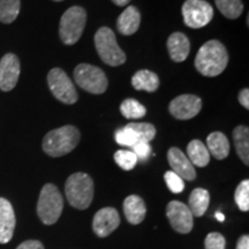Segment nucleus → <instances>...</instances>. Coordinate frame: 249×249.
<instances>
[{"label":"nucleus","instance_id":"obj_38","mask_svg":"<svg viewBox=\"0 0 249 249\" xmlns=\"http://www.w3.org/2000/svg\"><path fill=\"white\" fill-rule=\"evenodd\" d=\"M216 218H217V220H219V222H224V220H225V216H224L222 213H217Z\"/></svg>","mask_w":249,"mask_h":249},{"label":"nucleus","instance_id":"obj_8","mask_svg":"<svg viewBox=\"0 0 249 249\" xmlns=\"http://www.w3.org/2000/svg\"><path fill=\"white\" fill-rule=\"evenodd\" d=\"M49 88L58 101L65 104H74L77 102L76 89L70 77L61 68H53L48 75Z\"/></svg>","mask_w":249,"mask_h":249},{"label":"nucleus","instance_id":"obj_17","mask_svg":"<svg viewBox=\"0 0 249 249\" xmlns=\"http://www.w3.org/2000/svg\"><path fill=\"white\" fill-rule=\"evenodd\" d=\"M141 23V14L135 6H128L117 20V28L120 34L129 36L135 34Z\"/></svg>","mask_w":249,"mask_h":249},{"label":"nucleus","instance_id":"obj_39","mask_svg":"<svg viewBox=\"0 0 249 249\" xmlns=\"http://www.w3.org/2000/svg\"><path fill=\"white\" fill-rule=\"evenodd\" d=\"M54 1H62V0H54Z\"/></svg>","mask_w":249,"mask_h":249},{"label":"nucleus","instance_id":"obj_31","mask_svg":"<svg viewBox=\"0 0 249 249\" xmlns=\"http://www.w3.org/2000/svg\"><path fill=\"white\" fill-rule=\"evenodd\" d=\"M165 182H166L169 189L174 194H179L185 189V182L183 179L180 178L177 173H174L173 171H167L164 176Z\"/></svg>","mask_w":249,"mask_h":249},{"label":"nucleus","instance_id":"obj_16","mask_svg":"<svg viewBox=\"0 0 249 249\" xmlns=\"http://www.w3.org/2000/svg\"><path fill=\"white\" fill-rule=\"evenodd\" d=\"M167 50L173 61H185L191 51V43L188 37L182 33H173L167 39Z\"/></svg>","mask_w":249,"mask_h":249},{"label":"nucleus","instance_id":"obj_22","mask_svg":"<svg viewBox=\"0 0 249 249\" xmlns=\"http://www.w3.org/2000/svg\"><path fill=\"white\" fill-rule=\"evenodd\" d=\"M210 195L207 189L196 188L192 192L188 200V208L193 216L201 217L203 216L209 207Z\"/></svg>","mask_w":249,"mask_h":249},{"label":"nucleus","instance_id":"obj_23","mask_svg":"<svg viewBox=\"0 0 249 249\" xmlns=\"http://www.w3.org/2000/svg\"><path fill=\"white\" fill-rule=\"evenodd\" d=\"M233 140L238 156L246 165L249 164V129L247 126H238L233 130Z\"/></svg>","mask_w":249,"mask_h":249},{"label":"nucleus","instance_id":"obj_3","mask_svg":"<svg viewBox=\"0 0 249 249\" xmlns=\"http://www.w3.org/2000/svg\"><path fill=\"white\" fill-rule=\"evenodd\" d=\"M93 181L87 173L77 172L71 174L65 185L67 201L73 208L79 210L88 209L93 200Z\"/></svg>","mask_w":249,"mask_h":249},{"label":"nucleus","instance_id":"obj_24","mask_svg":"<svg viewBox=\"0 0 249 249\" xmlns=\"http://www.w3.org/2000/svg\"><path fill=\"white\" fill-rule=\"evenodd\" d=\"M20 0H0V22L12 23L20 13Z\"/></svg>","mask_w":249,"mask_h":249},{"label":"nucleus","instance_id":"obj_12","mask_svg":"<svg viewBox=\"0 0 249 249\" xmlns=\"http://www.w3.org/2000/svg\"><path fill=\"white\" fill-rule=\"evenodd\" d=\"M20 60L13 53H7L0 60V89L11 91L17 86L20 76Z\"/></svg>","mask_w":249,"mask_h":249},{"label":"nucleus","instance_id":"obj_15","mask_svg":"<svg viewBox=\"0 0 249 249\" xmlns=\"http://www.w3.org/2000/svg\"><path fill=\"white\" fill-rule=\"evenodd\" d=\"M15 213L11 202L0 197V244L11 241L15 229Z\"/></svg>","mask_w":249,"mask_h":249},{"label":"nucleus","instance_id":"obj_28","mask_svg":"<svg viewBox=\"0 0 249 249\" xmlns=\"http://www.w3.org/2000/svg\"><path fill=\"white\" fill-rule=\"evenodd\" d=\"M234 200L236 205L241 211L249 210V181L244 180L239 183L234 193Z\"/></svg>","mask_w":249,"mask_h":249},{"label":"nucleus","instance_id":"obj_14","mask_svg":"<svg viewBox=\"0 0 249 249\" xmlns=\"http://www.w3.org/2000/svg\"><path fill=\"white\" fill-rule=\"evenodd\" d=\"M167 160L171 169L183 180L193 181L196 178L194 165L189 161L188 157L178 148H171L167 152Z\"/></svg>","mask_w":249,"mask_h":249},{"label":"nucleus","instance_id":"obj_26","mask_svg":"<svg viewBox=\"0 0 249 249\" xmlns=\"http://www.w3.org/2000/svg\"><path fill=\"white\" fill-rule=\"evenodd\" d=\"M121 114L127 119H140L144 117L147 110L141 103L134 98H127L120 105Z\"/></svg>","mask_w":249,"mask_h":249},{"label":"nucleus","instance_id":"obj_30","mask_svg":"<svg viewBox=\"0 0 249 249\" xmlns=\"http://www.w3.org/2000/svg\"><path fill=\"white\" fill-rule=\"evenodd\" d=\"M114 139H116L118 144L124 145V147H130V148H132L136 142H139L135 133H134L132 128H129L127 124L124 127V128H120L117 130Z\"/></svg>","mask_w":249,"mask_h":249},{"label":"nucleus","instance_id":"obj_11","mask_svg":"<svg viewBox=\"0 0 249 249\" xmlns=\"http://www.w3.org/2000/svg\"><path fill=\"white\" fill-rule=\"evenodd\" d=\"M202 108V101L195 95H180L170 103V113L179 120H188L197 116Z\"/></svg>","mask_w":249,"mask_h":249},{"label":"nucleus","instance_id":"obj_32","mask_svg":"<svg viewBox=\"0 0 249 249\" xmlns=\"http://www.w3.org/2000/svg\"><path fill=\"white\" fill-rule=\"evenodd\" d=\"M205 249H225L226 241L225 238L218 232L209 233L204 241Z\"/></svg>","mask_w":249,"mask_h":249},{"label":"nucleus","instance_id":"obj_27","mask_svg":"<svg viewBox=\"0 0 249 249\" xmlns=\"http://www.w3.org/2000/svg\"><path fill=\"white\" fill-rule=\"evenodd\" d=\"M129 128L135 133L138 141L149 143L155 139L156 136V128L151 124L148 123H130L127 124Z\"/></svg>","mask_w":249,"mask_h":249},{"label":"nucleus","instance_id":"obj_5","mask_svg":"<svg viewBox=\"0 0 249 249\" xmlns=\"http://www.w3.org/2000/svg\"><path fill=\"white\" fill-rule=\"evenodd\" d=\"M87 23V12L80 6H73L65 12L59 23V36L66 45L75 44L82 36Z\"/></svg>","mask_w":249,"mask_h":249},{"label":"nucleus","instance_id":"obj_4","mask_svg":"<svg viewBox=\"0 0 249 249\" xmlns=\"http://www.w3.org/2000/svg\"><path fill=\"white\" fill-rule=\"evenodd\" d=\"M64 209V198L58 187L53 183H46L40 191L37 214L45 225H53L60 218Z\"/></svg>","mask_w":249,"mask_h":249},{"label":"nucleus","instance_id":"obj_37","mask_svg":"<svg viewBox=\"0 0 249 249\" xmlns=\"http://www.w3.org/2000/svg\"><path fill=\"white\" fill-rule=\"evenodd\" d=\"M117 6H126L127 4H129L130 0H112Z\"/></svg>","mask_w":249,"mask_h":249},{"label":"nucleus","instance_id":"obj_2","mask_svg":"<svg viewBox=\"0 0 249 249\" xmlns=\"http://www.w3.org/2000/svg\"><path fill=\"white\" fill-rule=\"evenodd\" d=\"M79 142V129L71 124H67L46 134L43 140V150L51 157H61L73 151Z\"/></svg>","mask_w":249,"mask_h":249},{"label":"nucleus","instance_id":"obj_19","mask_svg":"<svg viewBox=\"0 0 249 249\" xmlns=\"http://www.w3.org/2000/svg\"><path fill=\"white\" fill-rule=\"evenodd\" d=\"M208 151L216 160H224L230 154V142L226 135L220 132L211 133L207 139Z\"/></svg>","mask_w":249,"mask_h":249},{"label":"nucleus","instance_id":"obj_9","mask_svg":"<svg viewBox=\"0 0 249 249\" xmlns=\"http://www.w3.org/2000/svg\"><path fill=\"white\" fill-rule=\"evenodd\" d=\"M182 17L187 27L198 29L213 20V8L204 0H186L182 6Z\"/></svg>","mask_w":249,"mask_h":249},{"label":"nucleus","instance_id":"obj_7","mask_svg":"<svg viewBox=\"0 0 249 249\" xmlns=\"http://www.w3.org/2000/svg\"><path fill=\"white\" fill-rule=\"evenodd\" d=\"M74 80L81 88L95 95L105 92L107 89L108 82L104 71L89 64H80L76 66L74 71Z\"/></svg>","mask_w":249,"mask_h":249},{"label":"nucleus","instance_id":"obj_29","mask_svg":"<svg viewBox=\"0 0 249 249\" xmlns=\"http://www.w3.org/2000/svg\"><path fill=\"white\" fill-rule=\"evenodd\" d=\"M114 160L124 171H130L135 167L138 163V157L133 151L129 150H118L114 154Z\"/></svg>","mask_w":249,"mask_h":249},{"label":"nucleus","instance_id":"obj_25","mask_svg":"<svg viewBox=\"0 0 249 249\" xmlns=\"http://www.w3.org/2000/svg\"><path fill=\"white\" fill-rule=\"evenodd\" d=\"M217 8L227 18H238L244 11V4L241 0H214Z\"/></svg>","mask_w":249,"mask_h":249},{"label":"nucleus","instance_id":"obj_10","mask_svg":"<svg viewBox=\"0 0 249 249\" xmlns=\"http://www.w3.org/2000/svg\"><path fill=\"white\" fill-rule=\"evenodd\" d=\"M166 216L173 230L178 233L187 234L192 231L194 225L193 214L188 205L179 201H171L166 207Z\"/></svg>","mask_w":249,"mask_h":249},{"label":"nucleus","instance_id":"obj_18","mask_svg":"<svg viewBox=\"0 0 249 249\" xmlns=\"http://www.w3.org/2000/svg\"><path fill=\"white\" fill-rule=\"evenodd\" d=\"M124 213L127 220L133 225L142 223L147 213L144 201L138 195H130L124 201Z\"/></svg>","mask_w":249,"mask_h":249},{"label":"nucleus","instance_id":"obj_33","mask_svg":"<svg viewBox=\"0 0 249 249\" xmlns=\"http://www.w3.org/2000/svg\"><path fill=\"white\" fill-rule=\"evenodd\" d=\"M132 148L133 152L135 154L136 157H138V160H148L149 156L151 155V147L147 142H136Z\"/></svg>","mask_w":249,"mask_h":249},{"label":"nucleus","instance_id":"obj_1","mask_svg":"<svg viewBox=\"0 0 249 249\" xmlns=\"http://www.w3.org/2000/svg\"><path fill=\"white\" fill-rule=\"evenodd\" d=\"M229 64V54L222 43L209 40L198 50L195 58V67L202 75L213 77L222 74Z\"/></svg>","mask_w":249,"mask_h":249},{"label":"nucleus","instance_id":"obj_6","mask_svg":"<svg viewBox=\"0 0 249 249\" xmlns=\"http://www.w3.org/2000/svg\"><path fill=\"white\" fill-rule=\"evenodd\" d=\"M95 46L98 55L108 66H120L126 61V54L118 45L113 30L102 27L95 34Z\"/></svg>","mask_w":249,"mask_h":249},{"label":"nucleus","instance_id":"obj_35","mask_svg":"<svg viewBox=\"0 0 249 249\" xmlns=\"http://www.w3.org/2000/svg\"><path fill=\"white\" fill-rule=\"evenodd\" d=\"M239 103L245 108H249V90L247 88L242 89L240 93H239Z\"/></svg>","mask_w":249,"mask_h":249},{"label":"nucleus","instance_id":"obj_21","mask_svg":"<svg viewBox=\"0 0 249 249\" xmlns=\"http://www.w3.org/2000/svg\"><path fill=\"white\" fill-rule=\"evenodd\" d=\"M187 155L188 160L193 165L198 167H204L209 164L210 154L208 151L207 145L203 144L200 140H193L187 145Z\"/></svg>","mask_w":249,"mask_h":249},{"label":"nucleus","instance_id":"obj_34","mask_svg":"<svg viewBox=\"0 0 249 249\" xmlns=\"http://www.w3.org/2000/svg\"><path fill=\"white\" fill-rule=\"evenodd\" d=\"M17 249H44V246L37 240H27L22 242Z\"/></svg>","mask_w":249,"mask_h":249},{"label":"nucleus","instance_id":"obj_13","mask_svg":"<svg viewBox=\"0 0 249 249\" xmlns=\"http://www.w3.org/2000/svg\"><path fill=\"white\" fill-rule=\"evenodd\" d=\"M120 225V216L114 208H103L93 216L92 229L99 238H107Z\"/></svg>","mask_w":249,"mask_h":249},{"label":"nucleus","instance_id":"obj_20","mask_svg":"<svg viewBox=\"0 0 249 249\" xmlns=\"http://www.w3.org/2000/svg\"><path fill=\"white\" fill-rule=\"evenodd\" d=\"M132 86L136 90H144V91L148 92H154L160 87V77L151 71H139L132 77Z\"/></svg>","mask_w":249,"mask_h":249},{"label":"nucleus","instance_id":"obj_36","mask_svg":"<svg viewBox=\"0 0 249 249\" xmlns=\"http://www.w3.org/2000/svg\"><path fill=\"white\" fill-rule=\"evenodd\" d=\"M236 249H249V236L242 235L239 239L238 245H236Z\"/></svg>","mask_w":249,"mask_h":249}]
</instances>
